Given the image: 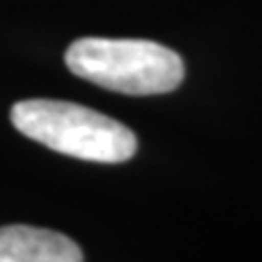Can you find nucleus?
Here are the masks:
<instances>
[{
  "instance_id": "f257e3e1",
  "label": "nucleus",
  "mask_w": 262,
  "mask_h": 262,
  "mask_svg": "<svg viewBox=\"0 0 262 262\" xmlns=\"http://www.w3.org/2000/svg\"><path fill=\"white\" fill-rule=\"evenodd\" d=\"M13 127L57 153L88 162L118 164L134 158V131L101 112L66 101L31 98L11 107Z\"/></svg>"
},
{
  "instance_id": "f03ea898",
  "label": "nucleus",
  "mask_w": 262,
  "mask_h": 262,
  "mask_svg": "<svg viewBox=\"0 0 262 262\" xmlns=\"http://www.w3.org/2000/svg\"><path fill=\"white\" fill-rule=\"evenodd\" d=\"M66 66L90 83L129 96L173 92L184 79L182 57L149 39L81 37L66 51Z\"/></svg>"
},
{
  "instance_id": "7ed1b4c3",
  "label": "nucleus",
  "mask_w": 262,
  "mask_h": 262,
  "mask_svg": "<svg viewBox=\"0 0 262 262\" xmlns=\"http://www.w3.org/2000/svg\"><path fill=\"white\" fill-rule=\"evenodd\" d=\"M79 245L66 234L31 225L0 227V262H81Z\"/></svg>"
}]
</instances>
